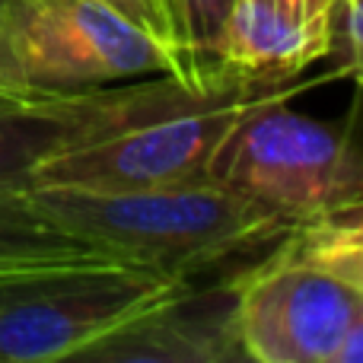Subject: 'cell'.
Here are the masks:
<instances>
[{"instance_id":"3","label":"cell","mask_w":363,"mask_h":363,"mask_svg":"<svg viewBox=\"0 0 363 363\" xmlns=\"http://www.w3.org/2000/svg\"><path fill=\"white\" fill-rule=\"evenodd\" d=\"M300 83L262 96L233 125L211 179L262 201L290 223L363 211V166L351 128L290 108Z\"/></svg>"},{"instance_id":"2","label":"cell","mask_w":363,"mask_h":363,"mask_svg":"<svg viewBox=\"0 0 363 363\" xmlns=\"http://www.w3.org/2000/svg\"><path fill=\"white\" fill-rule=\"evenodd\" d=\"M236 328L245 360H363V226L357 213L296 223L239 271Z\"/></svg>"},{"instance_id":"9","label":"cell","mask_w":363,"mask_h":363,"mask_svg":"<svg viewBox=\"0 0 363 363\" xmlns=\"http://www.w3.org/2000/svg\"><path fill=\"white\" fill-rule=\"evenodd\" d=\"M338 0H233L217 64L252 83H287L332 48Z\"/></svg>"},{"instance_id":"10","label":"cell","mask_w":363,"mask_h":363,"mask_svg":"<svg viewBox=\"0 0 363 363\" xmlns=\"http://www.w3.org/2000/svg\"><path fill=\"white\" fill-rule=\"evenodd\" d=\"M118 255L67 233L61 223L42 211L32 188H6L0 191V284L19 274L61 264L102 262Z\"/></svg>"},{"instance_id":"5","label":"cell","mask_w":363,"mask_h":363,"mask_svg":"<svg viewBox=\"0 0 363 363\" xmlns=\"http://www.w3.org/2000/svg\"><path fill=\"white\" fill-rule=\"evenodd\" d=\"M185 281L131 262H80L0 284V363L77 360Z\"/></svg>"},{"instance_id":"11","label":"cell","mask_w":363,"mask_h":363,"mask_svg":"<svg viewBox=\"0 0 363 363\" xmlns=\"http://www.w3.org/2000/svg\"><path fill=\"white\" fill-rule=\"evenodd\" d=\"M166 19V38L179 61V74L191 80H213L226 70L217 64V45L223 35L233 0H160Z\"/></svg>"},{"instance_id":"14","label":"cell","mask_w":363,"mask_h":363,"mask_svg":"<svg viewBox=\"0 0 363 363\" xmlns=\"http://www.w3.org/2000/svg\"><path fill=\"white\" fill-rule=\"evenodd\" d=\"M0 83H16L10 57H6V45H4V0H0Z\"/></svg>"},{"instance_id":"7","label":"cell","mask_w":363,"mask_h":363,"mask_svg":"<svg viewBox=\"0 0 363 363\" xmlns=\"http://www.w3.org/2000/svg\"><path fill=\"white\" fill-rule=\"evenodd\" d=\"M287 83H271L249 96L172 112L147 121V125L118 131L112 138H102L96 144L67 150L48 160L32 176V188L64 185L93 188V191H138V188L207 182L213 157L226 140V134L233 131V125L262 96L274 93Z\"/></svg>"},{"instance_id":"12","label":"cell","mask_w":363,"mask_h":363,"mask_svg":"<svg viewBox=\"0 0 363 363\" xmlns=\"http://www.w3.org/2000/svg\"><path fill=\"white\" fill-rule=\"evenodd\" d=\"M363 4L360 0H338L332 16V48L328 57H335V67L328 77H354L360 80V51H363Z\"/></svg>"},{"instance_id":"1","label":"cell","mask_w":363,"mask_h":363,"mask_svg":"<svg viewBox=\"0 0 363 363\" xmlns=\"http://www.w3.org/2000/svg\"><path fill=\"white\" fill-rule=\"evenodd\" d=\"M32 194L67 233L176 281H198L262 255L296 226L213 179L138 191L42 185Z\"/></svg>"},{"instance_id":"8","label":"cell","mask_w":363,"mask_h":363,"mask_svg":"<svg viewBox=\"0 0 363 363\" xmlns=\"http://www.w3.org/2000/svg\"><path fill=\"white\" fill-rule=\"evenodd\" d=\"M239 271L207 287L179 284L172 294L121 322L77 360L96 363H230L242 360L236 328Z\"/></svg>"},{"instance_id":"13","label":"cell","mask_w":363,"mask_h":363,"mask_svg":"<svg viewBox=\"0 0 363 363\" xmlns=\"http://www.w3.org/2000/svg\"><path fill=\"white\" fill-rule=\"evenodd\" d=\"M96 4L115 10L118 16L131 19L134 26H140V29L150 32L153 38H160V42L169 45V38H166V19H163V10H160V0H96Z\"/></svg>"},{"instance_id":"4","label":"cell","mask_w":363,"mask_h":363,"mask_svg":"<svg viewBox=\"0 0 363 363\" xmlns=\"http://www.w3.org/2000/svg\"><path fill=\"white\" fill-rule=\"evenodd\" d=\"M264 86L271 83H252L236 74L213 80L153 74L140 83L89 89L0 83V191L32 188V176L67 150L96 144L163 115L249 96Z\"/></svg>"},{"instance_id":"6","label":"cell","mask_w":363,"mask_h":363,"mask_svg":"<svg viewBox=\"0 0 363 363\" xmlns=\"http://www.w3.org/2000/svg\"><path fill=\"white\" fill-rule=\"evenodd\" d=\"M4 45L16 83L38 89L179 74L169 45L96 0H4Z\"/></svg>"}]
</instances>
